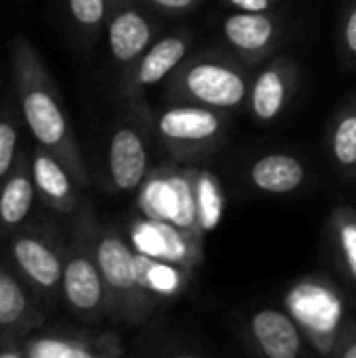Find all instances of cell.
<instances>
[{
    "label": "cell",
    "instance_id": "cell-1",
    "mask_svg": "<svg viewBox=\"0 0 356 358\" xmlns=\"http://www.w3.org/2000/svg\"><path fill=\"white\" fill-rule=\"evenodd\" d=\"M13 78L21 115L40 147L52 153L69 172L78 189L90 185V174L82 157L78 138L71 130L61 94L31 42L17 36L10 46Z\"/></svg>",
    "mask_w": 356,
    "mask_h": 358
},
{
    "label": "cell",
    "instance_id": "cell-2",
    "mask_svg": "<svg viewBox=\"0 0 356 358\" xmlns=\"http://www.w3.org/2000/svg\"><path fill=\"white\" fill-rule=\"evenodd\" d=\"M252 78L243 61L225 52L187 57L166 80L164 96L170 103L233 111L248 105Z\"/></svg>",
    "mask_w": 356,
    "mask_h": 358
},
{
    "label": "cell",
    "instance_id": "cell-3",
    "mask_svg": "<svg viewBox=\"0 0 356 358\" xmlns=\"http://www.w3.org/2000/svg\"><path fill=\"white\" fill-rule=\"evenodd\" d=\"M94 256L105 283L107 317L126 325L147 323L157 302L136 279L132 248L115 231H97Z\"/></svg>",
    "mask_w": 356,
    "mask_h": 358
},
{
    "label": "cell",
    "instance_id": "cell-4",
    "mask_svg": "<svg viewBox=\"0 0 356 358\" xmlns=\"http://www.w3.org/2000/svg\"><path fill=\"white\" fill-rule=\"evenodd\" d=\"M153 128L176 162H189L201 159L227 143L229 117L227 111L170 103V107L155 115Z\"/></svg>",
    "mask_w": 356,
    "mask_h": 358
},
{
    "label": "cell",
    "instance_id": "cell-5",
    "mask_svg": "<svg viewBox=\"0 0 356 358\" xmlns=\"http://www.w3.org/2000/svg\"><path fill=\"white\" fill-rule=\"evenodd\" d=\"M94 220L86 214L80 218L76 227V235L71 243L65 248V264H63V283L61 296L73 315L82 321H101L107 317V294L101 268L94 256V239H97Z\"/></svg>",
    "mask_w": 356,
    "mask_h": 358
},
{
    "label": "cell",
    "instance_id": "cell-6",
    "mask_svg": "<svg viewBox=\"0 0 356 358\" xmlns=\"http://www.w3.org/2000/svg\"><path fill=\"white\" fill-rule=\"evenodd\" d=\"M65 248L55 231H23L13 237L10 260L15 271L44 304L59 300Z\"/></svg>",
    "mask_w": 356,
    "mask_h": 358
},
{
    "label": "cell",
    "instance_id": "cell-7",
    "mask_svg": "<svg viewBox=\"0 0 356 358\" xmlns=\"http://www.w3.org/2000/svg\"><path fill=\"white\" fill-rule=\"evenodd\" d=\"M195 168H162L149 172L145 182L141 185L138 206L145 218L164 220L183 229L199 231L197 212H195V195H193Z\"/></svg>",
    "mask_w": 356,
    "mask_h": 358
},
{
    "label": "cell",
    "instance_id": "cell-8",
    "mask_svg": "<svg viewBox=\"0 0 356 358\" xmlns=\"http://www.w3.org/2000/svg\"><path fill=\"white\" fill-rule=\"evenodd\" d=\"M136 252L193 271L204 260V233L164 220H138L132 227Z\"/></svg>",
    "mask_w": 356,
    "mask_h": 358
},
{
    "label": "cell",
    "instance_id": "cell-9",
    "mask_svg": "<svg viewBox=\"0 0 356 358\" xmlns=\"http://www.w3.org/2000/svg\"><path fill=\"white\" fill-rule=\"evenodd\" d=\"M193 36L187 29L172 31L155 40L143 57L124 71L122 94L126 99H136L145 88L168 80L176 67L189 57Z\"/></svg>",
    "mask_w": 356,
    "mask_h": 358
},
{
    "label": "cell",
    "instance_id": "cell-10",
    "mask_svg": "<svg viewBox=\"0 0 356 358\" xmlns=\"http://www.w3.org/2000/svg\"><path fill=\"white\" fill-rule=\"evenodd\" d=\"M107 176L118 193L141 189L149 176V147L136 122H120L109 138Z\"/></svg>",
    "mask_w": 356,
    "mask_h": 358
},
{
    "label": "cell",
    "instance_id": "cell-11",
    "mask_svg": "<svg viewBox=\"0 0 356 358\" xmlns=\"http://www.w3.org/2000/svg\"><path fill=\"white\" fill-rule=\"evenodd\" d=\"M157 23L130 0L111 8L107 19V44L113 61L124 67H132L143 52L155 42Z\"/></svg>",
    "mask_w": 356,
    "mask_h": 358
},
{
    "label": "cell",
    "instance_id": "cell-12",
    "mask_svg": "<svg viewBox=\"0 0 356 358\" xmlns=\"http://www.w3.org/2000/svg\"><path fill=\"white\" fill-rule=\"evenodd\" d=\"M281 23L271 13L235 10L222 21V36L243 63H258L269 57L279 44Z\"/></svg>",
    "mask_w": 356,
    "mask_h": 358
},
{
    "label": "cell",
    "instance_id": "cell-13",
    "mask_svg": "<svg viewBox=\"0 0 356 358\" xmlns=\"http://www.w3.org/2000/svg\"><path fill=\"white\" fill-rule=\"evenodd\" d=\"M298 73V65L292 59L279 57L252 80L248 107L258 122L271 124L279 120L296 92Z\"/></svg>",
    "mask_w": 356,
    "mask_h": 358
},
{
    "label": "cell",
    "instance_id": "cell-14",
    "mask_svg": "<svg viewBox=\"0 0 356 358\" xmlns=\"http://www.w3.org/2000/svg\"><path fill=\"white\" fill-rule=\"evenodd\" d=\"M44 323L40 300L29 285L0 260V338L23 340Z\"/></svg>",
    "mask_w": 356,
    "mask_h": 358
},
{
    "label": "cell",
    "instance_id": "cell-15",
    "mask_svg": "<svg viewBox=\"0 0 356 358\" xmlns=\"http://www.w3.org/2000/svg\"><path fill=\"white\" fill-rule=\"evenodd\" d=\"M124 352L120 338L113 331L92 334H59L27 338L23 357L29 358H111Z\"/></svg>",
    "mask_w": 356,
    "mask_h": 358
},
{
    "label": "cell",
    "instance_id": "cell-16",
    "mask_svg": "<svg viewBox=\"0 0 356 358\" xmlns=\"http://www.w3.org/2000/svg\"><path fill=\"white\" fill-rule=\"evenodd\" d=\"M250 331L258 350L269 358L302 355V334L294 317L277 308H262L250 319Z\"/></svg>",
    "mask_w": 356,
    "mask_h": 358
},
{
    "label": "cell",
    "instance_id": "cell-17",
    "mask_svg": "<svg viewBox=\"0 0 356 358\" xmlns=\"http://www.w3.org/2000/svg\"><path fill=\"white\" fill-rule=\"evenodd\" d=\"M31 170H34L36 191L55 212L71 214L78 210V195H76L78 185L63 168V164L40 145L34 149Z\"/></svg>",
    "mask_w": 356,
    "mask_h": 358
},
{
    "label": "cell",
    "instance_id": "cell-18",
    "mask_svg": "<svg viewBox=\"0 0 356 358\" xmlns=\"http://www.w3.org/2000/svg\"><path fill=\"white\" fill-rule=\"evenodd\" d=\"M36 193L31 159L25 151H19V157L10 170V174L0 185V222L6 229L19 227L27 214L31 212Z\"/></svg>",
    "mask_w": 356,
    "mask_h": 358
},
{
    "label": "cell",
    "instance_id": "cell-19",
    "mask_svg": "<svg viewBox=\"0 0 356 358\" xmlns=\"http://www.w3.org/2000/svg\"><path fill=\"white\" fill-rule=\"evenodd\" d=\"M250 180L262 193L285 195L306 180V168L290 153H269L254 162L250 168Z\"/></svg>",
    "mask_w": 356,
    "mask_h": 358
},
{
    "label": "cell",
    "instance_id": "cell-20",
    "mask_svg": "<svg viewBox=\"0 0 356 358\" xmlns=\"http://www.w3.org/2000/svg\"><path fill=\"white\" fill-rule=\"evenodd\" d=\"M134 271L138 283L157 304L159 300H172L180 296L187 289L191 275L189 268L147 256L143 252H134Z\"/></svg>",
    "mask_w": 356,
    "mask_h": 358
},
{
    "label": "cell",
    "instance_id": "cell-21",
    "mask_svg": "<svg viewBox=\"0 0 356 358\" xmlns=\"http://www.w3.org/2000/svg\"><path fill=\"white\" fill-rule=\"evenodd\" d=\"M329 151L340 170L356 172V96L342 105L332 122Z\"/></svg>",
    "mask_w": 356,
    "mask_h": 358
},
{
    "label": "cell",
    "instance_id": "cell-22",
    "mask_svg": "<svg viewBox=\"0 0 356 358\" xmlns=\"http://www.w3.org/2000/svg\"><path fill=\"white\" fill-rule=\"evenodd\" d=\"M193 195H195V212H197L199 229L204 233L212 231L222 218V208H225L220 182L208 170H195Z\"/></svg>",
    "mask_w": 356,
    "mask_h": 358
},
{
    "label": "cell",
    "instance_id": "cell-23",
    "mask_svg": "<svg viewBox=\"0 0 356 358\" xmlns=\"http://www.w3.org/2000/svg\"><path fill=\"white\" fill-rule=\"evenodd\" d=\"M329 231L340 264L356 283V210L348 206L338 208L332 214Z\"/></svg>",
    "mask_w": 356,
    "mask_h": 358
},
{
    "label": "cell",
    "instance_id": "cell-24",
    "mask_svg": "<svg viewBox=\"0 0 356 358\" xmlns=\"http://www.w3.org/2000/svg\"><path fill=\"white\" fill-rule=\"evenodd\" d=\"M73 23L86 38H97L111 13L109 0H67Z\"/></svg>",
    "mask_w": 356,
    "mask_h": 358
},
{
    "label": "cell",
    "instance_id": "cell-25",
    "mask_svg": "<svg viewBox=\"0 0 356 358\" xmlns=\"http://www.w3.org/2000/svg\"><path fill=\"white\" fill-rule=\"evenodd\" d=\"M17 143H19V117L15 109H4L0 113V185L10 174L19 157Z\"/></svg>",
    "mask_w": 356,
    "mask_h": 358
},
{
    "label": "cell",
    "instance_id": "cell-26",
    "mask_svg": "<svg viewBox=\"0 0 356 358\" xmlns=\"http://www.w3.org/2000/svg\"><path fill=\"white\" fill-rule=\"evenodd\" d=\"M340 52L342 59L350 65L356 63V0L348 6L340 23Z\"/></svg>",
    "mask_w": 356,
    "mask_h": 358
},
{
    "label": "cell",
    "instance_id": "cell-27",
    "mask_svg": "<svg viewBox=\"0 0 356 358\" xmlns=\"http://www.w3.org/2000/svg\"><path fill=\"white\" fill-rule=\"evenodd\" d=\"M332 355L338 358H356V325H346L338 331L332 346Z\"/></svg>",
    "mask_w": 356,
    "mask_h": 358
},
{
    "label": "cell",
    "instance_id": "cell-28",
    "mask_svg": "<svg viewBox=\"0 0 356 358\" xmlns=\"http://www.w3.org/2000/svg\"><path fill=\"white\" fill-rule=\"evenodd\" d=\"M145 4H151L155 8H162L166 13H189L193 10L201 0H143Z\"/></svg>",
    "mask_w": 356,
    "mask_h": 358
},
{
    "label": "cell",
    "instance_id": "cell-29",
    "mask_svg": "<svg viewBox=\"0 0 356 358\" xmlns=\"http://www.w3.org/2000/svg\"><path fill=\"white\" fill-rule=\"evenodd\" d=\"M235 10H248V13H264L271 10L277 0H227Z\"/></svg>",
    "mask_w": 356,
    "mask_h": 358
},
{
    "label": "cell",
    "instance_id": "cell-30",
    "mask_svg": "<svg viewBox=\"0 0 356 358\" xmlns=\"http://www.w3.org/2000/svg\"><path fill=\"white\" fill-rule=\"evenodd\" d=\"M109 2H111V8H113V6H118V4H122V2H126V0H109Z\"/></svg>",
    "mask_w": 356,
    "mask_h": 358
}]
</instances>
